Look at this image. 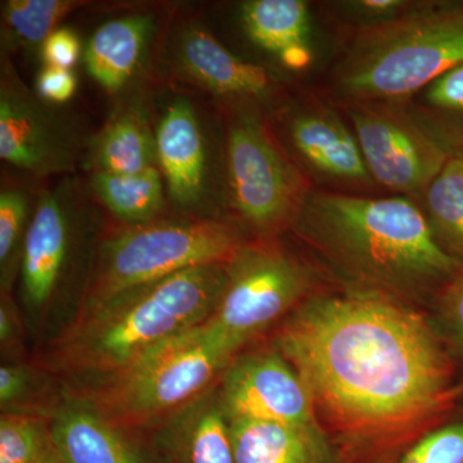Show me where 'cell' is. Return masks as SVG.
Returning <instances> with one entry per match:
<instances>
[{"mask_svg": "<svg viewBox=\"0 0 463 463\" xmlns=\"http://www.w3.org/2000/svg\"><path fill=\"white\" fill-rule=\"evenodd\" d=\"M276 345L306 383L319 428L353 458L388 457L425 437L461 395L428 321L376 289L307 301Z\"/></svg>", "mask_w": 463, "mask_h": 463, "instance_id": "obj_1", "label": "cell"}, {"mask_svg": "<svg viewBox=\"0 0 463 463\" xmlns=\"http://www.w3.org/2000/svg\"><path fill=\"white\" fill-rule=\"evenodd\" d=\"M292 223L347 273L380 288L410 291L447 283L462 264L439 245L428 216L404 196L309 191Z\"/></svg>", "mask_w": 463, "mask_h": 463, "instance_id": "obj_2", "label": "cell"}, {"mask_svg": "<svg viewBox=\"0 0 463 463\" xmlns=\"http://www.w3.org/2000/svg\"><path fill=\"white\" fill-rule=\"evenodd\" d=\"M224 263L200 265L79 309L61 336L53 361L61 370L102 376L143 353L203 325L225 286Z\"/></svg>", "mask_w": 463, "mask_h": 463, "instance_id": "obj_3", "label": "cell"}, {"mask_svg": "<svg viewBox=\"0 0 463 463\" xmlns=\"http://www.w3.org/2000/svg\"><path fill=\"white\" fill-rule=\"evenodd\" d=\"M463 63V0L412 2L397 16L356 29L335 65L347 105L407 102Z\"/></svg>", "mask_w": 463, "mask_h": 463, "instance_id": "obj_4", "label": "cell"}, {"mask_svg": "<svg viewBox=\"0 0 463 463\" xmlns=\"http://www.w3.org/2000/svg\"><path fill=\"white\" fill-rule=\"evenodd\" d=\"M231 362L207 340L200 325L152 347L121 370L94 376L99 380L80 401L116 425L166 421L212 389Z\"/></svg>", "mask_w": 463, "mask_h": 463, "instance_id": "obj_5", "label": "cell"}, {"mask_svg": "<svg viewBox=\"0 0 463 463\" xmlns=\"http://www.w3.org/2000/svg\"><path fill=\"white\" fill-rule=\"evenodd\" d=\"M231 223L215 218H158L124 225L100 240L80 309L173 274L225 263L243 245Z\"/></svg>", "mask_w": 463, "mask_h": 463, "instance_id": "obj_6", "label": "cell"}, {"mask_svg": "<svg viewBox=\"0 0 463 463\" xmlns=\"http://www.w3.org/2000/svg\"><path fill=\"white\" fill-rule=\"evenodd\" d=\"M36 196L18 272L24 300L38 310L57 298L78 263L94 265L102 206L76 174L61 176Z\"/></svg>", "mask_w": 463, "mask_h": 463, "instance_id": "obj_7", "label": "cell"}, {"mask_svg": "<svg viewBox=\"0 0 463 463\" xmlns=\"http://www.w3.org/2000/svg\"><path fill=\"white\" fill-rule=\"evenodd\" d=\"M224 267L223 292L201 327L216 349L233 359L306 297L313 273L294 255L267 242L243 243Z\"/></svg>", "mask_w": 463, "mask_h": 463, "instance_id": "obj_8", "label": "cell"}, {"mask_svg": "<svg viewBox=\"0 0 463 463\" xmlns=\"http://www.w3.org/2000/svg\"><path fill=\"white\" fill-rule=\"evenodd\" d=\"M225 160L228 203L241 221L261 233L294 222L309 190L263 121L251 112L232 118Z\"/></svg>", "mask_w": 463, "mask_h": 463, "instance_id": "obj_9", "label": "cell"}, {"mask_svg": "<svg viewBox=\"0 0 463 463\" xmlns=\"http://www.w3.org/2000/svg\"><path fill=\"white\" fill-rule=\"evenodd\" d=\"M373 179L402 196H425L455 154L407 102L346 106Z\"/></svg>", "mask_w": 463, "mask_h": 463, "instance_id": "obj_10", "label": "cell"}, {"mask_svg": "<svg viewBox=\"0 0 463 463\" xmlns=\"http://www.w3.org/2000/svg\"><path fill=\"white\" fill-rule=\"evenodd\" d=\"M90 139L24 83L8 54L0 67V158L33 178L75 175Z\"/></svg>", "mask_w": 463, "mask_h": 463, "instance_id": "obj_11", "label": "cell"}, {"mask_svg": "<svg viewBox=\"0 0 463 463\" xmlns=\"http://www.w3.org/2000/svg\"><path fill=\"white\" fill-rule=\"evenodd\" d=\"M219 403L232 420L319 428L306 383L279 350L232 359L222 373Z\"/></svg>", "mask_w": 463, "mask_h": 463, "instance_id": "obj_12", "label": "cell"}, {"mask_svg": "<svg viewBox=\"0 0 463 463\" xmlns=\"http://www.w3.org/2000/svg\"><path fill=\"white\" fill-rule=\"evenodd\" d=\"M158 169L166 196L181 216L212 218V163L199 112L190 97L167 99L155 120Z\"/></svg>", "mask_w": 463, "mask_h": 463, "instance_id": "obj_13", "label": "cell"}, {"mask_svg": "<svg viewBox=\"0 0 463 463\" xmlns=\"http://www.w3.org/2000/svg\"><path fill=\"white\" fill-rule=\"evenodd\" d=\"M173 56L184 80L221 99H264L276 84L269 70L234 56L200 26L178 33Z\"/></svg>", "mask_w": 463, "mask_h": 463, "instance_id": "obj_14", "label": "cell"}, {"mask_svg": "<svg viewBox=\"0 0 463 463\" xmlns=\"http://www.w3.org/2000/svg\"><path fill=\"white\" fill-rule=\"evenodd\" d=\"M90 173L137 174L158 167L156 133L141 91L128 94L88 146Z\"/></svg>", "mask_w": 463, "mask_h": 463, "instance_id": "obj_15", "label": "cell"}, {"mask_svg": "<svg viewBox=\"0 0 463 463\" xmlns=\"http://www.w3.org/2000/svg\"><path fill=\"white\" fill-rule=\"evenodd\" d=\"M155 33L152 14H125L103 24L84 51L88 74L108 93H124L139 75Z\"/></svg>", "mask_w": 463, "mask_h": 463, "instance_id": "obj_16", "label": "cell"}, {"mask_svg": "<svg viewBox=\"0 0 463 463\" xmlns=\"http://www.w3.org/2000/svg\"><path fill=\"white\" fill-rule=\"evenodd\" d=\"M288 134L298 156L323 175L344 182L373 179L354 133L327 109H310L289 118Z\"/></svg>", "mask_w": 463, "mask_h": 463, "instance_id": "obj_17", "label": "cell"}, {"mask_svg": "<svg viewBox=\"0 0 463 463\" xmlns=\"http://www.w3.org/2000/svg\"><path fill=\"white\" fill-rule=\"evenodd\" d=\"M50 429L63 463H145L116 423L80 399L52 414Z\"/></svg>", "mask_w": 463, "mask_h": 463, "instance_id": "obj_18", "label": "cell"}, {"mask_svg": "<svg viewBox=\"0 0 463 463\" xmlns=\"http://www.w3.org/2000/svg\"><path fill=\"white\" fill-rule=\"evenodd\" d=\"M160 439L174 463H236L230 422L214 386L169 417Z\"/></svg>", "mask_w": 463, "mask_h": 463, "instance_id": "obj_19", "label": "cell"}, {"mask_svg": "<svg viewBox=\"0 0 463 463\" xmlns=\"http://www.w3.org/2000/svg\"><path fill=\"white\" fill-rule=\"evenodd\" d=\"M243 29L255 44L286 69H307L313 60L309 12L301 0H250L242 5Z\"/></svg>", "mask_w": 463, "mask_h": 463, "instance_id": "obj_20", "label": "cell"}, {"mask_svg": "<svg viewBox=\"0 0 463 463\" xmlns=\"http://www.w3.org/2000/svg\"><path fill=\"white\" fill-rule=\"evenodd\" d=\"M228 422L236 463H328L321 428L255 420Z\"/></svg>", "mask_w": 463, "mask_h": 463, "instance_id": "obj_21", "label": "cell"}, {"mask_svg": "<svg viewBox=\"0 0 463 463\" xmlns=\"http://www.w3.org/2000/svg\"><path fill=\"white\" fill-rule=\"evenodd\" d=\"M87 181L102 209L124 225L147 223L163 214L166 188L158 167L137 174L90 173Z\"/></svg>", "mask_w": 463, "mask_h": 463, "instance_id": "obj_22", "label": "cell"}, {"mask_svg": "<svg viewBox=\"0 0 463 463\" xmlns=\"http://www.w3.org/2000/svg\"><path fill=\"white\" fill-rule=\"evenodd\" d=\"M2 53L41 52L61 20L87 5L75 0H7L2 3Z\"/></svg>", "mask_w": 463, "mask_h": 463, "instance_id": "obj_23", "label": "cell"}, {"mask_svg": "<svg viewBox=\"0 0 463 463\" xmlns=\"http://www.w3.org/2000/svg\"><path fill=\"white\" fill-rule=\"evenodd\" d=\"M425 200L439 245L463 263V167L456 155L431 183Z\"/></svg>", "mask_w": 463, "mask_h": 463, "instance_id": "obj_24", "label": "cell"}, {"mask_svg": "<svg viewBox=\"0 0 463 463\" xmlns=\"http://www.w3.org/2000/svg\"><path fill=\"white\" fill-rule=\"evenodd\" d=\"M421 91L413 111L456 154L463 147V63Z\"/></svg>", "mask_w": 463, "mask_h": 463, "instance_id": "obj_25", "label": "cell"}, {"mask_svg": "<svg viewBox=\"0 0 463 463\" xmlns=\"http://www.w3.org/2000/svg\"><path fill=\"white\" fill-rule=\"evenodd\" d=\"M36 197H33L26 188L16 185H3L0 191V273L3 289L11 286L17 268L20 269Z\"/></svg>", "mask_w": 463, "mask_h": 463, "instance_id": "obj_26", "label": "cell"}, {"mask_svg": "<svg viewBox=\"0 0 463 463\" xmlns=\"http://www.w3.org/2000/svg\"><path fill=\"white\" fill-rule=\"evenodd\" d=\"M53 449L50 425L39 414L0 417V463H36Z\"/></svg>", "mask_w": 463, "mask_h": 463, "instance_id": "obj_27", "label": "cell"}, {"mask_svg": "<svg viewBox=\"0 0 463 463\" xmlns=\"http://www.w3.org/2000/svg\"><path fill=\"white\" fill-rule=\"evenodd\" d=\"M399 463H463V423L429 432Z\"/></svg>", "mask_w": 463, "mask_h": 463, "instance_id": "obj_28", "label": "cell"}, {"mask_svg": "<svg viewBox=\"0 0 463 463\" xmlns=\"http://www.w3.org/2000/svg\"><path fill=\"white\" fill-rule=\"evenodd\" d=\"M32 368L21 364H3L0 367V407L3 413H16L33 388Z\"/></svg>", "mask_w": 463, "mask_h": 463, "instance_id": "obj_29", "label": "cell"}, {"mask_svg": "<svg viewBox=\"0 0 463 463\" xmlns=\"http://www.w3.org/2000/svg\"><path fill=\"white\" fill-rule=\"evenodd\" d=\"M79 36L69 27H58L45 39L41 54L45 65L71 70L80 57Z\"/></svg>", "mask_w": 463, "mask_h": 463, "instance_id": "obj_30", "label": "cell"}, {"mask_svg": "<svg viewBox=\"0 0 463 463\" xmlns=\"http://www.w3.org/2000/svg\"><path fill=\"white\" fill-rule=\"evenodd\" d=\"M78 80L71 70L45 65L36 78L35 93L51 105H63L74 97Z\"/></svg>", "mask_w": 463, "mask_h": 463, "instance_id": "obj_31", "label": "cell"}, {"mask_svg": "<svg viewBox=\"0 0 463 463\" xmlns=\"http://www.w3.org/2000/svg\"><path fill=\"white\" fill-rule=\"evenodd\" d=\"M440 304L448 330L463 350V263L444 286Z\"/></svg>", "mask_w": 463, "mask_h": 463, "instance_id": "obj_32", "label": "cell"}, {"mask_svg": "<svg viewBox=\"0 0 463 463\" xmlns=\"http://www.w3.org/2000/svg\"><path fill=\"white\" fill-rule=\"evenodd\" d=\"M412 2L405 0H361V2L347 3L349 8L354 9L365 17L374 18V23L389 20L410 7Z\"/></svg>", "mask_w": 463, "mask_h": 463, "instance_id": "obj_33", "label": "cell"}, {"mask_svg": "<svg viewBox=\"0 0 463 463\" xmlns=\"http://www.w3.org/2000/svg\"><path fill=\"white\" fill-rule=\"evenodd\" d=\"M17 337L16 310L9 303L8 298L3 294L2 306H0V344H2L3 349L16 344Z\"/></svg>", "mask_w": 463, "mask_h": 463, "instance_id": "obj_34", "label": "cell"}, {"mask_svg": "<svg viewBox=\"0 0 463 463\" xmlns=\"http://www.w3.org/2000/svg\"><path fill=\"white\" fill-rule=\"evenodd\" d=\"M36 463H63L60 456L57 455L56 449L51 450L47 456L43 457L41 461Z\"/></svg>", "mask_w": 463, "mask_h": 463, "instance_id": "obj_35", "label": "cell"}, {"mask_svg": "<svg viewBox=\"0 0 463 463\" xmlns=\"http://www.w3.org/2000/svg\"><path fill=\"white\" fill-rule=\"evenodd\" d=\"M456 157L458 158L459 163H461V165L463 167V147L459 148L458 151L456 152Z\"/></svg>", "mask_w": 463, "mask_h": 463, "instance_id": "obj_36", "label": "cell"}, {"mask_svg": "<svg viewBox=\"0 0 463 463\" xmlns=\"http://www.w3.org/2000/svg\"><path fill=\"white\" fill-rule=\"evenodd\" d=\"M459 392H461V394H462V392H463V385L459 386Z\"/></svg>", "mask_w": 463, "mask_h": 463, "instance_id": "obj_37", "label": "cell"}]
</instances>
